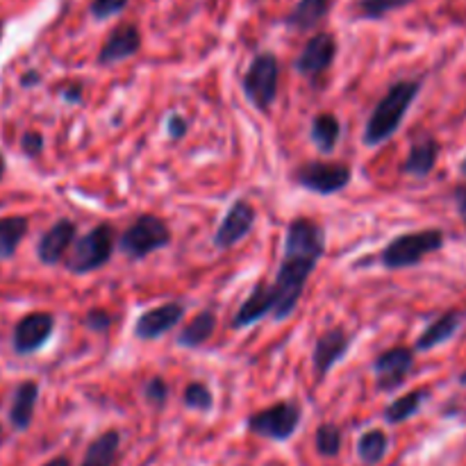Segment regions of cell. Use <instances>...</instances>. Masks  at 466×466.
I'll return each mask as SVG.
<instances>
[{"instance_id": "1", "label": "cell", "mask_w": 466, "mask_h": 466, "mask_svg": "<svg viewBox=\"0 0 466 466\" xmlns=\"http://www.w3.org/2000/svg\"><path fill=\"white\" fill-rule=\"evenodd\" d=\"M323 255H326V230L321 228V223L308 217L291 218L285 232V248H282V259L278 264L276 280L268 285L273 321H287L294 314L305 285Z\"/></svg>"}, {"instance_id": "2", "label": "cell", "mask_w": 466, "mask_h": 466, "mask_svg": "<svg viewBox=\"0 0 466 466\" xmlns=\"http://www.w3.org/2000/svg\"><path fill=\"white\" fill-rule=\"evenodd\" d=\"M419 91H421V80L394 82V85L387 89V94L378 100L373 112L369 114L362 135L364 146L376 148V146H382L385 141H390L391 137L399 132L405 116H408L410 107H412V103L417 100Z\"/></svg>"}, {"instance_id": "3", "label": "cell", "mask_w": 466, "mask_h": 466, "mask_svg": "<svg viewBox=\"0 0 466 466\" xmlns=\"http://www.w3.org/2000/svg\"><path fill=\"white\" fill-rule=\"evenodd\" d=\"M444 232L437 230V228L403 232V235L394 237V239L380 250V264L385 268H390V271L417 267V264H421L428 255L444 248Z\"/></svg>"}, {"instance_id": "4", "label": "cell", "mask_w": 466, "mask_h": 466, "mask_svg": "<svg viewBox=\"0 0 466 466\" xmlns=\"http://www.w3.org/2000/svg\"><path fill=\"white\" fill-rule=\"evenodd\" d=\"M116 239L118 237L112 223H98L86 235H82L80 239L73 241V250L66 262H64V267H66V271L76 273V276H85V273L105 267L112 259Z\"/></svg>"}, {"instance_id": "5", "label": "cell", "mask_w": 466, "mask_h": 466, "mask_svg": "<svg viewBox=\"0 0 466 466\" xmlns=\"http://www.w3.org/2000/svg\"><path fill=\"white\" fill-rule=\"evenodd\" d=\"M173 235L167 221L155 214H139L130 228L118 235L116 246L127 259H146L155 250H162L171 244Z\"/></svg>"}, {"instance_id": "6", "label": "cell", "mask_w": 466, "mask_h": 466, "mask_svg": "<svg viewBox=\"0 0 466 466\" xmlns=\"http://www.w3.org/2000/svg\"><path fill=\"white\" fill-rule=\"evenodd\" d=\"M278 82H280V62L273 53H258L253 62L248 64L244 73V86L246 98L250 100L259 114H268L278 98Z\"/></svg>"}, {"instance_id": "7", "label": "cell", "mask_w": 466, "mask_h": 466, "mask_svg": "<svg viewBox=\"0 0 466 466\" xmlns=\"http://www.w3.org/2000/svg\"><path fill=\"white\" fill-rule=\"evenodd\" d=\"M294 182L317 196H335L344 191L353 180V168L346 162H326V159H308L299 164L291 173Z\"/></svg>"}, {"instance_id": "8", "label": "cell", "mask_w": 466, "mask_h": 466, "mask_svg": "<svg viewBox=\"0 0 466 466\" xmlns=\"http://www.w3.org/2000/svg\"><path fill=\"white\" fill-rule=\"evenodd\" d=\"M300 417H303V412H300L299 403H294V400H280V403L268 405V408L250 414L248 421H246V428L253 435L267 437L271 441H287L299 431Z\"/></svg>"}, {"instance_id": "9", "label": "cell", "mask_w": 466, "mask_h": 466, "mask_svg": "<svg viewBox=\"0 0 466 466\" xmlns=\"http://www.w3.org/2000/svg\"><path fill=\"white\" fill-rule=\"evenodd\" d=\"M335 57H337L335 35L328 30H321L305 41L299 57H296L294 68L299 71V76L305 77V80L317 82L319 77L326 76L328 68H330L332 62H335Z\"/></svg>"}, {"instance_id": "10", "label": "cell", "mask_w": 466, "mask_h": 466, "mask_svg": "<svg viewBox=\"0 0 466 466\" xmlns=\"http://www.w3.org/2000/svg\"><path fill=\"white\" fill-rule=\"evenodd\" d=\"M255 221H258V212H255L253 205L246 198L235 200V203L228 208L226 217H223L221 226L214 232V248L217 250H230L235 248L237 244L246 239L253 230Z\"/></svg>"}, {"instance_id": "11", "label": "cell", "mask_w": 466, "mask_h": 466, "mask_svg": "<svg viewBox=\"0 0 466 466\" xmlns=\"http://www.w3.org/2000/svg\"><path fill=\"white\" fill-rule=\"evenodd\" d=\"M414 369V350L408 346H394L373 360L376 387L380 391H396L405 385Z\"/></svg>"}, {"instance_id": "12", "label": "cell", "mask_w": 466, "mask_h": 466, "mask_svg": "<svg viewBox=\"0 0 466 466\" xmlns=\"http://www.w3.org/2000/svg\"><path fill=\"white\" fill-rule=\"evenodd\" d=\"M350 344H353V337L344 328H330V330H326L319 337L312 353L314 376H317L319 382L326 380L328 373L349 355Z\"/></svg>"}, {"instance_id": "13", "label": "cell", "mask_w": 466, "mask_h": 466, "mask_svg": "<svg viewBox=\"0 0 466 466\" xmlns=\"http://www.w3.org/2000/svg\"><path fill=\"white\" fill-rule=\"evenodd\" d=\"M55 332V317L48 312H32L14 326L12 346L18 355H32L46 346Z\"/></svg>"}, {"instance_id": "14", "label": "cell", "mask_w": 466, "mask_h": 466, "mask_svg": "<svg viewBox=\"0 0 466 466\" xmlns=\"http://www.w3.org/2000/svg\"><path fill=\"white\" fill-rule=\"evenodd\" d=\"M185 319V305L162 303L153 309H146L135 321V337L141 341H155L168 335Z\"/></svg>"}, {"instance_id": "15", "label": "cell", "mask_w": 466, "mask_h": 466, "mask_svg": "<svg viewBox=\"0 0 466 466\" xmlns=\"http://www.w3.org/2000/svg\"><path fill=\"white\" fill-rule=\"evenodd\" d=\"M141 50V32L135 23H121L114 30H109L107 39L103 41L98 50L96 62L100 66H114V64L123 62V59L135 57Z\"/></svg>"}, {"instance_id": "16", "label": "cell", "mask_w": 466, "mask_h": 466, "mask_svg": "<svg viewBox=\"0 0 466 466\" xmlns=\"http://www.w3.org/2000/svg\"><path fill=\"white\" fill-rule=\"evenodd\" d=\"M77 235V226L68 218H59L55 221L48 230L41 235L39 244H36V258L46 267H57L66 259L68 248L73 246Z\"/></svg>"}, {"instance_id": "17", "label": "cell", "mask_w": 466, "mask_h": 466, "mask_svg": "<svg viewBox=\"0 0 466 466\" xmlns=\"http://www.w3.org/2000/svg\"><path fill=\"white\" fill-rule=\"evenodd\" d=\"M462 323H464V312H460V309H449V312H444L441 317H437L435 321H432L431 326L419 335V339L414 341L412 350L414 353H426V350H432L437 349V346L446 344V341H451L455 335H458Z\"/></svg>"}, {"instance_id": "18", "label": "cell", "mask_w": 466, "mask_h": 466, "mask_svg": "<svg viewBox=\"0 0 466 466\" xmlns=\"http://www.w3.org/2000/svg\"><path fill=\"white\" fill-rule=\"evenodd\" d=\"M36 400H39V385L35 380H23L14 390L12 405H9V423L14 426V431L23 432L30 428L32 419H35Z\"/></svg>"}, {"instance_id": "19", "label": "cell", "mask_w": 466, "mask_h": 466, "mask_svg": "<svg viewBox=\"0 0 466 466\" xmlns=\"http://www.w3.org/2000/svg\"><path fill=\"white\" fill-rule=\"evenodd\" d=\"M332 0H299L285 16V25L294 32H309L328 18Z\"/></svg>"}, {"instance_id": "20", "label": "cell", "mask_w": 466, "mask_h": 466, "mask_svg": "<svg viewBox=\"0 0 466 466\" xmlns=\"http://www.w3.org/2000/svg\"><path fill=\"white\" fill-rule=\"evenodd\" d=\"M217 321L218 319L214 309H203L187 326L180 328V332L176 337V344L180 349H200V346L212 339L214 330H217Z\"/></svg>"}, {"instance_id": "21", "label": "cell", "mask_w": 466, "mask_h": 466, "mask_svg": "<svg viewBox=\"0 0 466 466\" xmlns=\"http://www.w3.org/2000/svg\"><path fill=\"white\" fill-rule=\"evenodd\" d=\"M440 144L435 139H421L410 146V153L403 162V173L412 177H428L440 159Z\"/></svg>"}, {"instance_id": "22", "label": "cell", "mask_w": 466, "mask_h": 466, "mask_svg": "<svg viewBox=\"0 0 466 466\" xmlns=\"http://www.w3.org/2000/svg\"><path fill=\"white\" fill-rule=\"evenodd\" d=\"M118 449H121L118 431L103 432V435H98L91 441L80 466H116Z\"/></svg>"}, {"instance_id": "23", "label": "cell", "mask_w": 466, "mask_h": 466, "mask_svg": "<svg viewBox=\"0 0 466 466\" xmlns=\"http://www.w3.org/2000/svg\"><path fill=\"white\" fill-rule=\"evenodd\" d=\"M339 137H341V123L335 114L321 112L312 118V126H309V139L314 141L319 153L330 155L332 150L337 148Z\"/></svg>"}, {"instance_id": "24", "label": "cell", "mask_w": 466, "mask_h": 466, "mask_svg": "<svg viewBox=\"0 0 466 466\" xmlns=\"http://www.w3.org/2000/svg\"><path fill=\"white\" fill-rule=\"evenodd\" d=\"M30 230L27 217H5L0 218V259L14 258L21 241Z\"/></svg>"}, {"instance_id": "25", "label": "cell", "mask_w": 466, "mask_h": 466, "mask_svg": "<svg viewBox=\"0 0 466 466\" xmlns=\"http://www.w3.org/2000/svg\"><path fill=\"white\" fill-rule=\"evenodd\" d=\"M426 399V390H414L410 391V394L400 396V399H396L394 403H390L385 408V421L391 423V426H399V423L408 421V419H412L414 414L423 408Z\"/></svg>"}, {"instance_id": "26", "label": "cell", "mask_w": 466, "mask_h": 466, "mask_svg": "<svg viewBox=\"0 0 466 466\" xmlns=\"http://www.w3.org/2000/svg\"><path fill=\"white\" fill-rule=\"evenodd\" d=\"M390 451V437L380 431V428H373V431H367L358 441V458L362 460L364 464L373 466L382 462Z\"/></svg>"}, {"instance_id": "27", "label": "cell", "mask_w": 466, "mask_h": 466, "mask_svg": "<svg viewBox=\"0 0 466 466\" xmlns=\"http://www.w3.org/2000/svg\"><path fill=\"white\" fill-rule=\"evenodd\" d=\"M412 3L414 0H358L353 5V14L360 21H380L387 14L399 12Z\"/></svg>"}, {"instance_id": "28", "label": "cell", "mask_w": 466, "mask_h": 466, "mask_svg": "<svg viewBox=\"0 0 466 466\" xmlns=\"http://www.w3.org/2000/svg\"><path fill=\"white\" fill-rule=\"evenodd\" d=\"M341 441H344V435H341V428L335 426V423H321L314 432V446H317V453L323 455V458H337L341 451Z\"/></svg>"}, {"instance_id": "29", "label": "cell", "mask_w": 466, "mask_h": 466, "mask_svg": "<svg viewBox=\"0 0 466 466\" xmlns=\"http://www.w3.org/2000/svg\"><path fill=\"white\" fill-rule=\"evenodd\" d=\"M182 400H185V408L196 410V412H212L214 408V396L205 382H189Z\"/></svg>"}, {"instance_id": "30", "label": "cell", "mask_w": 466, "mask_h": 466, "mask_svg": "<svg viewBox=\"0 0 466 466\" xmlns=\"http://www.w3.org/2000/svg\"><path fill=\"white\" fill-rule=\"evenodd\" d=\"M127 5H130V0H91L89 16L94 21H107V18H114L126 12Z\"/></svg>"}, {"instance_id": "31", "label": "cell", "mask_w": 466, "mask_h": 466, "mask_svg": "<svg viewBox=\"0 0 466 466\" xmlns=\"http://www.w3.org/2000/svg\"><path fill=\"white\" fill-rule=\"evenodd\" d=\"M168 394H171V390H168L167 380H164V378H159V376L150 378V380L144 385L146 403L153 405V408H157V410L167 408Z\"/></svg>"}, {"instance_id": "32", "label": "cell", "mask_w": 466, "mask_h": 466, "mask_svg": "<svg viewBox=\"0 0 466 466\" xmlns=\"http://www.w3.org/2000/svg\"><path fill=\"white\" fill-rule=\"evenodd\" d=\"M112 321H114L112 314L105 312V309H100V308H94V309H89V312H86L85 328H86V330H91V332H98V335H105V332L112 328Z\"/></svg>"}, {"instance_id": "33", "label": "cell", "mask_w": 466, "mask_h": 466, "mask_svg": "<svg viewBox=\"0 0 466 466\" xmlns=\"http://www.w3.org/2000/svg\"><path fill=\"white\" fill-rule=\"evenodd\" d=\"M21 150L30 159H36L44 153V135L36 130H25L21 137Z\"/></svg>"}, {"instance_id": "34", "label": "cell", "mask_w": 466, "mask_h": 466, "mask_svg": "<svg viewBox=\"0 0 466 466\" xmlns=\"http://www.w3.org/2000/svg\"><path fill=\"white\" fill-rule=\"evenodd\" d=\"M187 132H189V121H187L182 114L173 112L171 116L167 118V135L171 141H182L187 137Z\"/></svg>"}, {"instance_id": "35", "label": "cell", "mask_w": 466, "mask_h": 466, "mask_svg": "<svg viewBox=\"0 0 466 466\" xmlns=\"http://www.w3.org/2000/svg\"><path fill=\"white\" fill-rule=\"evenodd\" d=\"M59 96H62L66 103L77 105V103H82V96H85V91H82V85H77V82H71V85H64L62 89H59Z\"/></svg>"}, {"instance_id": "36", "label": "cell", "mask_w": 466, "mask_h": 466, "mask_svg": "<svg viewBox=\"0 0 466 466\" xmlns=\"http://www.w3.org/2000/svg\"><path fill=\"white\" fill-rule=\"evenodd\" d=\"M453 200H455V208H458L460 218H462L464 228H466V185H460L453 189Z\"/></svg>"}, {"instance_id": "37", "label": "cell", "mask_w": 466, "mask_h": 466, "mask_svg": "<svg viewBox=\"0 0 466 466\" xmlns=\"http://www.w3.org/2000/svg\"><path fill=\"white\" fill-rule=\"evenodd\" d=\"M39 82H41L39 71H27L25 76L21 77V85L27 86V89H30V86H35V85H39Z\"/></svg>"}, {"instance_id": "38", "label": "cell", "mask_w": 466, "mask_h": 466, "mask_svg": "<svg viewBox=\"0 0 466 466\" xmlns=\"http://www.w3.org/2000/svg\"><path fill=\"white\" fill-rule=\"evenodd\" d=\"M44 466H71V460L64 458V455H59V458H53L50 462H46Z\"/></svg>"}, {"instance_id": "39", "label": "cell", "mask_w": 466, "mask_h": 466, "mask_svg": "<svg viewBox=\"0 0 466 466\" xmlns=\"http://www.w3.org/2000/svg\"><path fill=\"white\" fill-rule=\"evenodd\" d=\"M3 176H5V157L3 153H0V180H3Z\"/></svg>"}, {"instance_id": "40", "label": "cell", "mask_w": 466, "mask_h": 466, "mask_svg": "<svg viewBox=\"0 0 466 466\" xmlns=\"http://www.w3.org/2000/svg\"><path fill=\"white\" fill-rule=\"evenodd\" d=\"M460 173H462V176L466 177V157L462 159V164H460Z\"/></svg>"}, {"instance_id": "41", "label": "cell", "mask_w": 466, "mask_h": 466, "mask_svg": "<svg viewBox=\"0 0 466 466\" xmlns=\"http://www.w3.org/2000/svg\"><path fill=\"white\" fill-rule=\"evenodd\" d=\"M458 382H460V385H464V387H466V371H464V373H460Z\"/></svg>"}, {"instance_id": "42", "label": "cell", "mask_w": 466, "mask_h": 466, "mask_svg": "<svg viewBox=\"0 0 466 466\" xmlns=\"http://www.w3.org/2000/svg\"><path fill=\"white\" fill-rule=\"evenodd\" d=\"M3 32H5V23L0 21V39H3Z\"/></svg>"}, {"instance_id": "43", "label": "cell", "mask_w": 466, "mask_h": 466, "mask_svg": "<svg viewBox=\"0 0 466 466\" xmlns=\"http://www.w3.org/2000/svg\"><path fill=\"white\" fill-rule=\"evenodd\" d=\"M0 444H3V428H0Z\"/></svg>"}, {"instance_id": "44", "label": "cell", "mask_w": 466, "mask_h": 466, "mask_svg": "<svg viewBox=\"0 0 466 466\" xmlns=\"http://www.w3.org/2000/svg\"><path fill=\"white\" fill-rule=\"evenodd\" d=\"M273 466H282V464H273Z\"/></svg>"}]
</instances>
